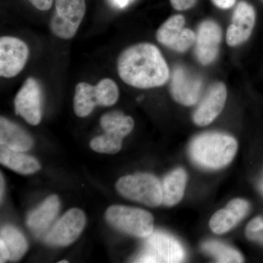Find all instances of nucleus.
<instances>
[{"label":"nucleus","mask_w":263,"mask_h":263,"mask_svg":"<svg viewBox=\"0 0 263 263\" xmlns=\"http://www.w3.org/2000/svg\"><path fill=\"white\" fill-rule=\"evenodd\" d=\"M237 149L238 143L233 137L224 133H207L194 138L190 155L197 165L216 170L230 163Z\"/></svg>","instance_id":"2"},{"label":"nucleus","mask_w":263,"mask_h":263,"mask_svg":"<svg viewBox=\"0 0 263 263\" xmlns=\"http://www.w3.org/2000/svg\"><path fill=\"white\" fill-rule=\"evenodd\" d=\"M117 70L126 84L138 89L160 87L171 77L168 65L159 48L147 43L124 49L118 58Z\"/></svg>","instance_id":"1"},{"label":"nucleus","mask_w":263,"mask_h":263,"mask_svg":"<svg viewBox=\"0 0 263 263\" xmlns=\"http://www.w3.org/2000/svg\"><path fill=\"white\" fill-rule=\"evenodd\" d=\"M42 100L41 85L34 78H29L15 95V113L31 125H37L42 119Z\"/></svg>","instance_id":"11"},{"label":"nucleus","mask_w":263,"mask_h":263,"mask_svg":"<svg viewBox=\"0 0 263 263\" xmlns=\"http://www.w3.org/2000/svg\"><path fill=\"white\" fill-rule=\"evenodd\" d=\"M186 257L179 240L164 232H152L136 262H181Z\"/></svg>","instance_id":"7"},{"label":"nucleus","mask_w":263,"mask_h":263,"mask_svg":"<svg viewBox=\"0 0 263 263\" xmlns=\"http://www.w3.org/2000/svg\"><path fill=\"white\" fill-rule=\"evenodd\" d=\"M133 118L125 116L120 110H112L100 119V126L105 133L95 137L90 143L91 149L98 153L114 155L121 150L124 137L134 128Z\"/></svg>","instance_id":"4"},{"label":"nucleus","mask_w":263,"mask_h":263,"mask_svg":"<svg viewBox=\"0 0 263 263\" xmlns=\"http://www.w3.org/2000/svg\"><path fill=\"white\" fill-rule=\"evenodd\" d=\"M29 2L37 9L46 11L51 8L53 0H29Z\"/></svg>","instance_id":"26"},{"label":"nucleus","mask_w":263,"mask_h":263,"mask_svg":"<svg viewBox=\"0 0 263 263\" xmlns=\"http://www.w3.org/2000/svg\"><path fill=\"white\" fill-rule=\"evenodd\" d=\"M85 13V0H56L49 24L52 33L60 39H71L77 33Z\"/></svg>","instance_id":"8"},{"label":"nucleus","mask_w":263,"mask_h":263,"mask_svg":"<svg viewBox=\"0 0 263 263\" xmlns=\"http://www.w3.org/2000/svg\"><path fill=\"white\" fill-rule=\"evenodd\" d=\"M222 38L220 26L212 20H205L197 28L195 53L201 65H209L219 55Z\"/></svg>","instance_id":"14"},{"label":"nucleus","mask_w":263,"mask_h":263,"mask_svg":"<svg viewBox=\"0 0 263 263\" xmlns=\"http://www.w3.org/2000/svg\"><path fill=\"white\" fill-rule=\"evenodd\" d=\"M0 145L16 152H24L32 148L33 139L22 127L1 117Z\"/></svg>","instance_id":"18"},{"label":"nucleus","mask_w":263,"mask_h":263,"mask_svg":"<svg viewBox=\"0 0 263 263\" xmlns=\"http://www.w3.org/2000/svg\"><path fill=\"white\" fill-rule=\"evenodd\" d=\"M114 1L119 7L123 8V7L126 6L127 5L128 2L129 0H114Z\"/></svg>","instance_id":"31"},{"label":"nucleus","mask_w":263,"mask_h":263,"mask_svg":"<svg viewBox=\"0 0 263 263\" xmlns=\"http://www.w3.org/2000/svg\"><path fill=\"white\" fill-rule=\"evenodd\" d=\"M1 183H0V186H1V194H0V197H1V201H3V193H4V179H3V175L1 174Z\"/></svg>","instance_id":"30"},{"label":"nucleus","mask_w":263,"mask_h":263,"mask_svg":"<svg viewBox=\"0 0 263 263\" xmlns=\"http://www.w3.org/2000/svg\"><path fill=\"white\" fill-rule=\"evenodd\" d=\"M202 250L215 258L218 262H243L241 254L229 246L216 240H209L202 246Z\"/></svg>","instance_id":"22"},{"label":"nucleus","mask_w":263,"mask_h":263,"mask_svg":"<svg viewBox=\"0 0 263 263\" xmlns=\"http://www.w3.org/2000/svg\"><path fill=\"white\" fill-rule=\"evenodd\" d=\"M119 89L117 83L110 79H103L97 85L86 82L76 86L73 98V109L79 117H88L97 105L110 107L117 103Z\"/></svg>","instance_id":"3"},{"label":"nucleus","mask_w":263,"mask_h":263,"mask_svg":"<svg viewBox=\"0 0 263 263\" xmlns=\"http://www.w3.org/2000/svg\"><path fill=\"white\" fill-rule=\"evenodd\" d=\"M7 260H10L9 252L4 242L0 240V262H5Z\"/></svg>","instance_id":"29"},{"label":"nucleus","mask_w":263,"mask_h":263,"mask_svg":"<svg viewBox=\"0 0 263 263\" xmlns=\"http://www.w3.org/2000/svg\"><path fill=\"white\" fill-rule=\"evenodd\" d=\"M29 48L22 40L12 36L0 38V76L10 79L18 76L25 67Z\"/></svg>","instance_id":"13"},{"label":"nucleus","mask_w":263,"mask_h":263,"mask_svg":"<svg viewBox=\"0 0 263 263\" xmlns=\"http://www.w3.org/2000/svg\"><path fill=\"white\" fill-rule=\"evenodd\" d=\"M227 95V87L224 83L216 82L213 84L195 110L194 122L197 125L203 127L215 120L224 108Z\"/></svg>","instance_id":"16"},{"label":"nucleus","mask_w":263,"mask_h":263,"mask_svg":"<svg viewBox=\"0 0 263 263\" xmlns=\"http://www.w3.org/2000/svg\"><path fill=\"white\" fill-rule=\"evenodd\" d=\"M249 239L259 242L263 245V228L253 232H246Z\"/></svg>","instance_id":"28"},{"label":"nucleus","mask_w":263,"mask_h":263,"mask_svg":"<svg viewBox=\"0 0 263 263\" xmlns=\"http://www.w3.org/2000/svg\"><path fill=\"white\" fill-rule=\"evenodd\" d=\"M175 10L183 11L191 9L196 5L197 0H170Z\"/></svg>","instance_id":"25"},{"label":"nucleus","mask_w":263,"mask_h":263,"mask_svg":"<svg viewBox=\"0 0 263 263\" xmlns=\"http://www.w3.org/2000/svg\"><path fill=\"white\" fill-rule=\"evenodd\" d=\"M256 23V11L252 5L240 1L235 7L231 24L227 30L226 40L231 47L240 46L248 41Z\"/></svg>","instance_id":"15"},{"label":"nucleus","mask_w":263,"mask_h":263,"mask_svg":"<svg viewBox=\"0 0 263 263\" xmlns=\"http://www.w3.org/2000/svg\"><path fill=\"white\" fill-rule=\"evenodd\" d=\"M105 219L116 229L139 238H146L154 230L152 214L137 208L112 205L107 209Z\"/></svg>","instance_id":"6"},{"label":"nucleus","mask_w":263,"mask_h":263,"mask_svg":"<svg viewBox=\"0 0 263 263\" xmlns=\"http://www.w3.org/2000/svg\"><path fill=\"white\" fill-rule=\"evenodd\" d=\"M68 262V261L67 260H61L59 262V263H67Z\"/></svg>","instance_id":"33"},{"label":"nucleus","mask_w":263,"mask_h":263,"mask_svg":"<svg viewBox=\"0 0 263 263\" xmlns=\"http://www.w3.org/2000/svg\"><path fill=\"white\" fill-rule=\"evenodd\" d=\"M184 16L172 15L165 21L156 33L157 41L173 51L183 53L187 51L196 41V34L191 29L184 28Z\"/></svg>","instance_id":"10"},{"label":"nucleus","mask_w":263,"mask_h":263,"mask_svg":"<svg viewBox=\"0 0 263 263\" xmlns=\"http://www.w3.org/2000/svg\"><path fill=\"white\" fill-rule=\"evenodd\" d=\"M259 190H260L261 193L263 194V177L262 179H261L260 182H259Z\"/></svg>","instance_id":"32"},{"label":"nucleus","mask_w":263,"mask_h":263,"mask_svg":"<svg viewBox=\"0 0 263 263\" xmlns=\"http://www.w3.org/2000/svg\"><path fill=\"white\" fill-rule=\"evenodd\" d=\"M0 240L4 242L8 249L10 260L16 261L27 252L28 243L24 235L13 226H5L2 228Z\"/></svg>","instance_id":"21"},{"label":"nucleus","mask_w":263,"mask_h":263,"mask_svg":"<svg viewBox=\"0 0 263 263\" xmlns=\"http://www.w3.org/2000/svg\"><path fill=\"white\" fill-rule=\"evenodd\" d=\"M116 188L123 197L141 202L150 207L162 203V189L160 181L154 175L137 174L120 178Z\"/></svg>","instance_id":"5"},{"label":"nucleus","mask_w":263,"mask_h":263,"mask_svg":"<svg viewBox=\"0 0 263 263\" xmlns=\"http://www.w3.org/2000/svg\"><path fill=\"white\" fill-rule=\"evenodd\" d=\"M0 162L20 174H34L41 170V164L34 157L0 145Z\"/></svg>","instance_id":"20"},{"label":"nucleus","mask_w":263,"mask_h":263,"mask_svg":"<svg viewBox=\"0 0 263 263\" xmlns=\"http://www.w3.org/2000/svg\"><path fill=\"white\" fill-rule=\"evenodd\" d=\"M86 224V216L81 209H71L57 221L46 235V241L53 247H67L82 233Z\"/></svg>","instance_id":"12"},{"label":"nucleus","mask_w":263,"mask_h":263,"mask_svg":"<svg viewBox=\"0 0 263 263\" xmlns=\"http://www.w3.org/2000/svg\"><path fill=\"white\" fill-rule=\"evenodd\" d=\"M226 208L231 211L238 218V219L241 221L248 214L250 205L247 200L236 198L231 200Z\"/></svg>","instance_id":"24"},{"label":"nucleus","mask_w":263,"mask_h":263,"mask_svg":"<svg viewBox=\"0 0 263 263\" xmlns=\"http://www.w3.org/2000/svg\"><path fill=\"white\" fill-rule=\"evenodd\" d=\"M212 2L218 8L228 10L234 6L236 0H212Z\"/></svg>","instance_id":"27"},{"label":"nucleus","mask_w":263,"mask_h":263,"mask_svg":"<svg viewBox=\"0 0 263 263\" xmlns=\"http://www.w3.org/2000/svg\"><path fill=\"white\" fill-rule=\"evenodd\" d=\"M171 76L170 91L175 101L191 106L200 100L203 89L201 78L183 66L175 67Z\"/></svg>","instance_id":"9"},{"label":"nucleus","mask_w":263,"mask_h":263,"mask_svg":"<svg viewBox=\"0 0 263 263\" xmlns=\"http://www.w3.org/2000/svg\"><path fill=\"white\" fill-rule=\"evenodd\" d=\"M240 221L229 209L224 208L216 212L211 219L209 226L216 234H223L230 231Z\"/></svg>","instance_id":"23"},{"label":"nucleus","mask_w":263,"mask_h":263,"mask_svg":"<svg viewBox=\"0 0 263 263\" xmlns=\"http://www.w3.org/2000/svg\"><path fill=\"white\" fill-rule=\"evenodd\" d=\"M187 174L183 168H177L165 176L162 184V203L174 206L181 201L186 188Z\"/></svg>","instance_id":"19"},{"label":"nucleus","mask_w":263,"mask_h":263,"mask_svg":"<svg viewBox=\"0 0 263 263\" xmlns=\"http://www.w3.org/2000/svg\"><path fill=\"white\" fill-rule=\"evenodd\" d=\"M60 207V199L57 195L48 197L39 207L29 213L27 219V226L34 235H41L55 219Z\"/></svg>","instance_id":"17"}]
</instances>
